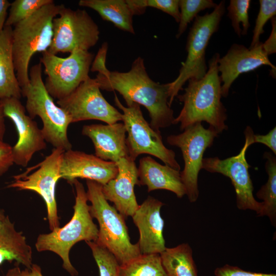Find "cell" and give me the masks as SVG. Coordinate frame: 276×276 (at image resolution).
<instances>
[{"mask_svg":"<svg viewBox=\"0 0 276 276\" xmlns=\"http://www.w3.org/2000/svg\"><path fill=\"white\" fill-rule=\"evenodd\" d=\"M98 73L95 79L100 89L117 91L127 106L134 103L143 105L149 112L152 129L160 131L173 125V110L169 104V83L160 84L151 79L142 58L135 59L128 72H111L105 66Z\"/></svg>","mask_w":276,"mask_h":276,"instance_id":"obj_1","label":"cell"},{"mask_svg":"<svg viewBox=\"0 0 276 276\" xmlns=\"http://www.w3.org/2000/svg\"><path fill=\"white\" fill-rule=\"evenodd\" d=\"M219 58L218 53L215 54L209 61V69L204 77L199 80H188L185 93L177 95L183 105L173 125L180 123V130L202 121L208 123L218 134L227 129L226 109L221 101Z\"/></svg>","mask_w":276,"mask_h":276,"instance_id":"obj_2","label":"cell"},{"mask_svg":"<svg viewBox=\"0 0 276 276\" xmlns=\"http://www.w3.org/2000/svg\"><path fill=\"white\" fill-rule=\"evenodd\" d=\"M64 5L54 2L45 5L12 29V54L20 87L29 83V65L36 53L48 51L53 37V20Z\"/></svg>","mask_w":276,"mask_h":276,"instance_id":"obj_3","label":"cell"},{"mask_svg":"<svg viewBox=\"0 0 276 276\" xmlns=\"http://www.w3.org/2000/svg\"><path fill=\"white\" fill-rule=\"evenodd\" d=\"M71 183L74 185L76 192L72 218L64 226L39 235L35 245L38 251H50L58 255L62 260L63 268L76 276L78 273L70 260V251L79 241H96L98 228L90 215L83 185L78 179Z\"/></svg>","mask_w":276,"mask_h":276,"instance_id":"obj_4","label":"cell"},{"mask_svg":"<svg viewBox=\"0 0 276 276\" xmlns=\"http://www.w3.org/2000/svg\"><path fill=\"white\" fill-rule=\"evenodd\" d=\"M42 66L39 62L31 67L29 83L21 88V96L26 99V111L32 119L37 116L40 118L45 141L54 148L65 151L72 148L67 136L72 119L65 110L55 104L47 90L42 78Z\"/></svg>","mask_w":276,"mask_h":276,"instance_id":"obj_5","label":"cell"},{"mask_svg":"<svg viewBox=\"0 0 276 276\" xmlns=\"http://www.w3.org/2000/svg\"><path fill=\"white\" fill-rule=\"evenodd\" d=\"M86 195L90 201L89 211L98 221V239L96 241L106 247L124 264L141 255L137 243L132 244L129 236L125 217L114 206L109 204L102 192V185L86 180Z\"/></svg>","mask_w":276,"mask_h":276,"instance_id":"obj_6","label":"cell"},{"mask_svg":"<svg viewBox=\"0 0 276 276\" xmlns=\"http://www.w3.org/2000/svg\"><path fill=\"white\" fill-rule=\"evenodd\" d=\"M225 12V1H221L210 13L197 15L190 29L186 44L187 56L182 63L177 77L169 83V104L171 106L174 98L182 89L189 79L199 80L205 75L208 67L205 50L211 37L219 28Z\"/></svg>","mask_w":276,"mask_h":276,"instance_id":"obj_7","label":"cell"},{"mask_svg":"<svg viewBox=\"0 0 276 276\" xmlns=\"http://www.w3.org/2000/svg\"><path fill=\"white\" fill-rule=\"evenodd\" d=\"M114 100L123 112L122 121L128 133L126 144L129 156L135 160L141 154H150L160 159L166 165L180 171L175 152L165 146L160 132L152 129L145 120L140 105L134 103L125 107L116 95Z\"/></svg>","mask_w":276,"mask_h":276,"instance_id":"obj_8","label":"cell"},{"mask_svg":"<svg viewBox=\"0 0 276 276\" xmlns=\"http://www.w3.org/2000/svg\"><path fill=\"white\" fill-rule=\"evenodd\" d=\"M41 54L40 62L47 75L44 85L53 98H64L89 77L94 54L89 51L77 50L65 58L48 51Z\"/></svg>","mask_w":276,"mask_h":276,"instance_id":"obj_9","label":"cell"},{"mask_svg":"<svg viewBox=\"0 0 276 276\" xmlns=\"http://www.w3.org/2000/svg\"><path fill=\"white\" fill-rule=\"evenodd\" d=\"M53 37L48 51L57 55L77 50H88L99 39V27L84 10L64 6L53 20Z\"/></svg>","mask_w":276,"mask_h":276,"instance_id":"obj_10","label":"cell"},{"mask_svg":"<svg viewBox=\"0 0 276 276\" xmlns=\"http://www.w3.org/2000/svg\"><path fill=\"white\" fill-rule=\"evenodd\" d=\"M218 133L212 127L205 128L201 123H197L178 134L167 137V143L179 148L185 163L180 176L186 190V195L191 202L197 201L199 196L198 176L202 169L203 155L210 147Z\"/></svg>","mask_w":276,"mask_h":276,"instance_id":"obj_11","label":"cell"},{"mask_svg":"<svg viewBox=\"0 0 276 276\" xmlns=\"http://www.w3.org/2000/svg\"><path fill=\"white\" fill-rule=\"evenodd\" d=\"M65 151L54 148L51 153L36 165L29 168L24 173L13 176L8 188L30 190L39 194L44 200L47 218L51 231L59 227L56 199V187L61 178L60 165Z\"/></svg>","mask_w":276,"mask_h":276,"instance_id":"obj_12","label":"cell"},{"mask_svg":"<svg viewBox=\"0 0 276 276\" xmlns=\"http://www.w3.org/2000/svg\"><path fill=\"white\" fill-rule=\"evenodd\" d=\"M57 104L70 115L72 123L97 120L112 124L122 121V113L106 100L96 80L90 77Z\"/></svg>","mask_w":276,"mask_h":276,"instance_id":"obj_13","label":"cell"},{"mask_svg":"<svg viewBox=\"0 0 276 276\" xmlns=\"http://www.w3.org/2000/svg\"><path fill=\"white\" fill-rule=\"evenodd\" d=\"M245 143L236 155L221 159L218 157L203 158L202 169L211 173H220L231 180L235 190L236 205L241 210H249L260 212L262 202L258 201L253 195L254 187L248 172L250 166L246 159V152L250 144L245 136Z\"/></svg>","mask_w":276,"mask_h":276,"instance_id":"obj_14","label":"cell"},{"mask_svg":"<svg viewBox=\"0 0 276 276\" xmlns=\"http://www.w3.org/2000/svg\"><path fill=\"white\" fill-rule=\"evenodd\" d=\"M1 101L5 117L13 122L18 134V140L12 147L14 164L26 167L36 152L46 148V141L37 123L26 114L19 99L9 98Z\"/></svg>","mask_w":276,"mask_h":276,"instance_id":"obj_15","label":"cell"},{"mask_svg":"<svg viewBox=\"0 0 276 276\" xmlns=\"http://www.w3.org/2000/svg\"><path fill=\"white\" fill-rule=\"evenodd\" d=\"M262 65L270 66L273 71L275 66L270 61L263 49L262 42L252 48L233 44L227 53L218 60V71L221 83L222 97H227L229 88L240 75L253 71Z\"/></svg>","mask_w":276,"mask_h":276,"instance_id":"obj_16","label":"cell"},{"mask_svg":"<svg viewBox=\"0 0 276 276\" xmlns=\"http://www.w3.org/2000/svg\"><path fill=\"white\" fill-rule=\"evenodd\" d=\"M118 172L116 163L95 155L72 149L64 152L61 161V178L71 183L77 178L95 181L102 186L114 178Z\"/></svg>","mask_w":276,"mask_h":276,"instance_id":"obj_17","label":"cell"},{"mask_svg":"<svg viewBox=\"0 0 276 276\" xmlns=\"http://www.w3.org/2000/svg\"><path fill=\"white\" fill-rule=\"evenodd\" d=\"M116 163L118 174L102 186V192L105 199L112 202L125 218L132 217L139 206L134 193V186L139 185L137 168L129 156L121 158Z\"/></svg>","mask_w":276,"mask_h":276,"instance_id":"obj_18","label":"cell"},{"mask_svg":"<svg viewBox=\"0 0 276 276\" xmlns=\"http://www.w3.org/2000/svg\"><path fill=\"white\" fill-rule=\"evenodd\" d=\"M164 204L159 200L149 196L139 205L132 216L140 233L137 243L141 254H160L166 248L163 235L164 221L160 215Z\"/></svg>","mask_w":276,"mask_h":276,"instance_id":"obj_19","label":"cell"},{"mask_svg":"<svg viewBox=\"0 0 276 276\" xmlns=\"http://www.w3.org/2000/svg\"><path fill=\"white\" fill-rule=\"evenodd\" d=\"M126 129L123 123L84 125L82 134L92 141L95 155L106 161L116 163L129 156L126 144Z\"/></svg>","mask_w":276,"mask_h":276,"instance_id":"obj_20","label":"cell"},{"mask_svg":"<svg viewBox=\"0 0 276 276\" xmlns=\"http://www.w3.org/2000/svg\"><path fill=\"white\" fill-rule=\"evenodd\" d=\"M139 186H146L148 192L163 189L174 193L178 198L186 195L180 171L163 165L149 156L140 159L137 168Z\"/></svg>","mask_w":276,"mask_h":276,"instance_id":"obj_21","label":"cell"},{"mask_svg":"<svg viewBox=\"0 0 276 276\" xmlns=\"http://www.w3.org/2000/svg\"><path fill=\"white\" fill-rule=\"evenodd\" d=\"M6 261H15L30 268L32 249L21 232L17 231L8 216L0 221V265Z\"/></svg>","mask_w":276,"mask_h":276,"instance_id":"obj_22","label":"cell"},{"mask_svg":"<svg viewBox=\"0 0 276 276\" xmlns=\"http://www.w3.org/2000/svg\"><path fill=\"white\" fill-rule=\"evenodd\" d=\"M12 29L5 26L0 34V100L22 97L17 80L12 54Z\"/></svg>","mask_w":276,"mask_h":276,"instance_id":"obj_23","label":"cell"},{"mask_svg":"<svg viewBox=\"0 0 276 276\" xmlns=\"http://www.w3.org/2000/svg\"><path fill=\"white\" fill-rule=\"evenodd\" d=\"M78 4L96 11L103 20L112 23L117 28L134 34V15L127 0H80Z\"/></svg>","mask_w":276,"mask_h":276,"instance_id":"obj_24","label":"cell"},{"mask_svg":"<svg viewBox=\"0 0 276 276\" xmlns=\"http://www.w3.org/2000/svg\"><path fill=\"white\" fill-rule=\"evenodd\" d=\"M163 267L168 276H198L193 251L188 243L167 248L160 254Z\"/></svg>","mask_w":276,"mask_h":276,"instance_id":"obj_25","label":"cell"},{"mask_svg":"<svg viewBox=\"0 0 276 276\" xmlns=\"http://www.w3.org/2000/svg\"><path fill=\"white\" fill-rule=\"evenodd\" d=\"M266 159L265 169L268 174V179L256 193V196L262 200V207L257 215L268 217L271 224L276 225V158L269 152L263 155Z\"/></svg>","mask_w":276,"mask_h":276,"instance_id":"obj_26","label":"cell"},{"mask_svg":"<svg viewBox=\"0 0 276 276\" xmlns=\"http://www.w3.org/2000/svg\"><path fill=\"white\" fill-rule=\"evenodd\" d=\"M119 276H168L162 265L160 254H141L120 265Z\"/></svg>","mask_w":276,"mask_h":276,"instance_id":"obj_27","label":"cell"},{"mask_svg":"<svg viewBox=\"0 0 276 276\" xmlns=\"http://www.w3.org/2000/svg\"><path fill=\"white\" fill-rule=\"evenodd\" d=\"M52 0H15L11 3L5 26L13 27L28 18Z\"/></svg>","mask_w":276,"mask_h":276,"instance_id":"obj_28","label":"cell"},{"mask_svg":"<svg viewBox=\"0 0 276 276\" xmlns=\"http://www.w3.org/2000/svg\"><path fill=\"white\" fill-rule=\"evenodd\" d=\"M217 5L212 0H179L180 20L176 38H179L185 32L188 25L199 12L208 8L214 9Z\"/></svg>","mask_w":276,"mask_h":276,"instance_id":"obj_29","label":"cell"},{"mask_svg":"<svg viewBox=\"0 0 276 276\" xmlns=\"http://www.w3.org/2000/svg\"><path fill=\"white\" fill-rule=\"evenodd\" d=\"M99 268L100 276H119V264L114 256L96 241H87Z\"/></svg>","mask_w":276,"mask_h":276,"instance_id":"obj_30","label":"cell"},{"mask_svg":"<svg viewBox=\"0 0 276 276\" xmlns=\"http://www.w3.org/2000/svg\"><path fill=\"white\" fill-rule=\"evenodd\" d=\"M250 3V0H231L227 8V16L231 20L235 32L239 37L246 35L250 27L248 16Z\"/></svg>","mask_w":276,"mask_h":276,"instance_id":"obj_31","label":"cell"},{"mask_svg":"<svg viewBox=\"0 0 276 276\" xmlns=\"http://www.w3.org/2000/svg\"><path fill=\"white\" fill-rule=\"evenodd\" d=\"M260 9L257 15L250 45L252 48L260 41V37L264 33L263 28L267 21L275 16L276 1L275 0H260Z\"/></svg>","mask_w":276,"mask_h":276,"instance_id":"obj_32","label":"cell"},{"mask_svg":"<svg viewBox=\"0 0 276 276\" xmlns=\"http://www.w3.org/2000/svg\"><path fill=\"white\" fill-rule=\"evenodd\" d=\"M147 7L157 9L172 16L175 20L179 23L180 20V10L179 0H144Z\"/></svg>","mask_w":276,"mask_h":276,"instance_id":"obj_33","label":"cell"},{"mask_svg":"<svg viewBox=\"0 0 276 276\" xmlns=\"http://www.w3.org/2000/svg\"><path fill=\"white\" fill-rule=\"evenodd\" d=\"M215 276H276L273 273H264L248 271L238 266L225 264L214 271Z\"/></svg>","mask_w":276,"mask_h":276,"instance_id":"obj_34","label":"cell"},{"mask_svg":"<svg viewBox=\"0 0 276 276\" xmlns=\"http://www.w3.org/2000/svg\"><path fill=\"white\" fill-rule=\"evenodd\" d=\"M13 164L12 147L0 140V176L6 173Z\"/></svg>","mask_w":276,"mask_h":276,"instance_id":"obj_35","label":"cell"},{"mask_svg":"<svg viewBox=\"0 0 276 276\" xmlns=\"http://www.w3.org/2000/svg\"><path fill=\"white\" fill-rule=\"evenodd\" d=\"M258 143L263 144L270 148L273 154H276V127H274L265 135L254 134L252 136V144Z\"/></svg>","mask_w":276,"mask_h":276,"instance_id":"obj_36","label":"cell"},{"mask_svg":"<svg viewBox=\"0 0 276 276\" xmlns=\"http://www.w3.org/2000/svg\"><path fill=\"white\" fill-rule=\"evenodd\" d=\"M272 31L269 38L262 43L263 49L269 56L276 52V19L275 16L271 19Z\"/></svg>","mask_w":276,"mask_h":276,"instance_id":"obj_37","label":"cell"},{"mask_svg":"<svg viewBox=\"0 0 276 276\" xmlns=\"http://www.w3.org/2000/svg\"><path fill=\"white\" fill-rule=\"evenodd\" d=\"M10 4L8 0H0V34L5 26Z\"/></svg>","mask_w":276,"mask_h":276,"instance_id":"obj_38","label":"cell"},{"mask_svg":"<svg viewBox=\"0 0 276 276\" xmlns=\"http://www.w3.org/2000/svg\"><path fill=\"white\" fill-rule=\"evenodd\" d=\"M21 276H43L39 266L32 264L30 268L21 271Z\"/></svg>","mask_w":276,"mask_h":276,"instance_id":"obj_39","label":"cell"},{"mask_svg":"<svg viewBox=\"0 0 276 276\" xmlns=\"http://www.w3.org/2000/svg\"><path fill=\"white\" fill-rule=\"evenodd\" d=\"M5 118L2 103L1 100H0V140H3L6 131Z\"/></svg>","mask_w":276,"mask_h":276,"instance_id":"obj_40","label":"cell"},{"mask_svg":"<svg viewBox=\"0 0 276 276\" xmlns=\"http://www.w3.org/2000/svg\"><path fill=\"white\" fill-rule=\"evenodd\" d=\"M4 276H21V270L18 266L9 269Z\"/></svg>","mask_w":276,"mask_h":276,"instance_id":"obj_41","label":"cell"},{"mask_svg":"<svg viewBox=\"0 0 276 276\" xmlns=\"http://www.w3.org/2000/svg\"><path fill=\"white\" fill-rule=\"evenodd\" d=\"M5 216L6 215H5L3 210L0 209V221L2 220Z\"/></svg>","mask_w":276,"mask_h":276,"instance_id":"obj_42","label":"cell"}]
</instances>
